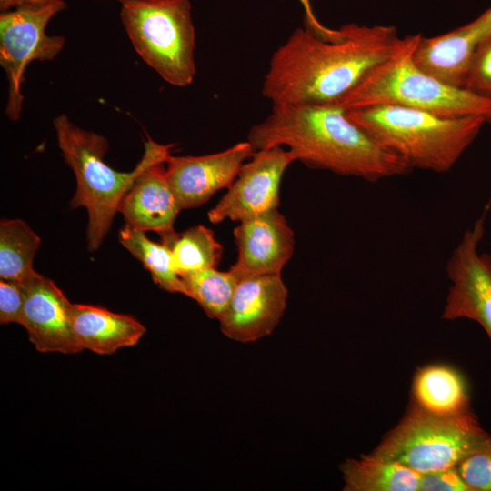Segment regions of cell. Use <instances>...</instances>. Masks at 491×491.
<instances>
[{"label":"cell","mask_w":491,"mask_h":491,"mask_svg":"<svg viewBox=\"0 0 491 491\" xmlns=\"http://www.w3.org/2000/svg\"><path fill=\"white\" fill-rule=\"evenodd\" d=\"M255 152L246 141L205 155L171 154L165 162V173L181 210L200 206L220 189L228 188Z\"/></svg>","instance_id":"12"},{"label":"cell","mask_w":491,"mask_h":491,"mask_svg":"<svg viewBox=\"0 0 491 491\" xmlns=\"http://www.w3.org/2000/svg\"><path fill=\"white\" fill-rule=\"evenodd\" d=\"M288 290L281 274L239 279L231 301L218 320L221 332L240 343L269 336L286 307Z\"/></svg>","instance_id":"11"},{"label":"cell","mask_w":491,"mask_h":491,"mask_svg":"<svg viewBox=\"0 0 491 491\" xmlns=\"http://www.w3.org/2000/svg\"><path fill=\"white\" fill-rule=\"evenodd\" d=\"M25 301L21 324L42 353L76 354L84 348L73 327V304L49 278L37 272L21 283Z\"/></svg>","instance_id":"14"},{"label":"cell","mask_w":491,"mask_h":491,"mask_svg":"<svg viewBox=\"0 0 491 491\" xmlns=\"http://www.w3.org/2000/svg\"><path fill=\"white\" fill-rule=\"evenodd\" d=\"M484 220L485 215L465 233L448 261L446 269L452 286L443 318L475 320L491 341V256L477 253Z\"/></svg>","instance_id":"10"},{"label":"cell","mask_w":491,"mask_h":491,"mask_svg":"<svg viewBox=\"0 0 491 491\" xmlns=\"http://www.w3.org/2000/svg\"><path fill=\"white\" fill-rule=\"evenodd\" d=\"M345 491H416L421 474L372 455L348 458L340 466Z\"/></svg>","instance_id":"18"},{"label":"cell","mask_w":491,"mask_h":491,"mask_svg":"<svg viewBox=\"0 0 491 491\" xmlns=\"http://www.w3.org/2000/svg\"><path fill=\"white\" fill-rule=\"evenodd\" d=\"M489 34L491 8L470 24L446 34L429 38L421 35L413 53L414 61L440 80L464 87L472 56Z\"/></svg>","instance_id":"16"},{"label":"cell","mask_w":491,"mask_h":491,"mask_svg":"<svg viewBox=\"0 0 491 491\" xmlns=\"http://www.w3.org/2000/svg\"><path fill=\"white\" fill-rule=\"evenodd\" d=\"M187 296L195 300L207 316L219 320L225 314L239 281L232 271L216 267L186 273L181 276Z\"/></svg>","instance_id":"23"},{"label":"cell","mask_w":491,"mask_h":491,"mask_svg":"<svg viewBox=\"0 0 491 491\" xmlns=\"http://www.w3.org/2000/svg\"><path fill=\"white\" fill-rule=\"evenodd\" d=\"M172 254L175 270L180 275L217 267L223 246L211 229L204 225L192 226L182 233L175 231L161 236Z\"/></svg>","instance_id":"21"},{"label":"cell","mask_w":491,"mask_h":491,"mask_svg":"<svg viewBox=\"0 0 491 491\" xmlns=\"http://www.w3.org/2000/svg\"><path fill=\"white\" fill-rule=\"evenodd\" d=\"M340 40L297 28L273 54L262 86L274 105H335L405 43L393 26H342Z\"/></svg>","instance_id":"1"},{"label":"cell","mask_w":491,"mask_h":491,"mask_svg":"<svg viewBox=\"0 0 491 491\" xmlns=\"http://www.w3.org/2000/svg\"><path fill=\"white\" fill-rule=\"evenodd\" d=\"M464 87L477 95L491 99V34L476 49Z\"/></svg>","instance_id":"25"},{"label":"cell","mask_w":491,"mask_h":491,"mask_svg":"<svg viewBox=\"0 0 491 491\" xmlns=\"http://www.w3.org/2000/svg\"><path fill=\"white\" fill-rule=\"evenodd\" d=\"M238 223L234 229L237 258L230 270L238 279L281 274L295 248V234L285 216L276 208Z\"/></svg>","instance_id":"15"},{"label":"cell","mask_w":491,"mask_h":491,"mask_svg":"<svg viewBox=\"0 0 491 491\" xmlns=\"http://www.w3.org/2000/svg\"><path fill=\"white\" fill-rule=\"evenodd\" d=\"M15 0H0V7L2 12L7 11L9 8L15 6Z\"/></svg>","instance_id":"30"},{"label":"cell","mask_w":491,"mask_h":491,"mask_svg":"<svg viewBox=\"0 0 491 491\" xmlns=\"http://www.w3.org/2000/svg\"><path fill=\"white\" fill-rule=\"evenodd\" d=\"M379 146L408 169L450 170L486 122L479 116L446 117L397 105L346 111Z\"/></svg>","instance_id":"3"},{"label":"cell","mask_w":491,"mask_h":491,"mask_svg":"<svg viewBox=\"0 0 491 491\" xmlns=\"http://www.w3.org/2000/svg\"><path fill=\"white\" fill-rule=\"evenodd\" d=\"M25 301L24 286L19 282L0 281V322L21 324Z\"/></svg>","instance_id":"26"},{"label":"cell","mask_w":491,"mask_h":491,"mask_svg":"<svg viewBox=\"0 0 491 491\" xmlns=\"http://www.w3.org/2000/svg\"><path fill=\"white\" fill-rule=\"evenodd\" d=\"M490 441L472 410L438 415L415 403L370 455L425 474L456 466Z\"/></svg>","instance_id":"6"},{"label":"cell","mask_w":491,"mask_h":491,"mask_svg":"<svg viewBox=\"0 0 491 491\" xmlns=\"http://www.w3.org/2000/svg\"><path fill=\"white\" fill-rule=\"evenodd\" d=\"M471 491H491V441L456 466Z\"/></svg>","instance_id":"24"},{"label":"cell","mask_w":491,"mask_h":491,"mask_svg":"<svg viewBox=\"0 0 491 491\" xmlns=\"http://www.w3.org/2000/svg\"><path fill=\"white\" fill-rule=\"evenodd\" d=\"M121 20L138 55L165 82L177 87L195 75V34L189 0L122 3Z\"/></svg>","instance_id":"7"},{"label":"cell","mask_w":491,"mask_h":491,"mask_svg":"<svg viewBox=\"0 0 491 491\" xmlns=\"http://www.w3.org/2000/svg\"><path fill=\"white\" fill-rule=\"evenodd\" d=\"M53 124L63 157L76 179L70 207L86 208L87 246L89 251H95L107 235L123 195L149 162L155 142L148 136L135 169L119 172L104 160L108 149L105 136L80 128L65 115L55 117Z\"/></svg>","instance_id":"5"},{"label":"cell","mask_w":491,"mask_h":491,"mask_svg":"<svg viewBox=\"0 0 491 491\" xmlns=\"http://www.w3.org/2000/svg\"><path fill=\"white\" fill-rule=\"evenodd\" d=\"M296 159L283 146L256 151L241 167L227 192L208 212L211 223L241 222L279 206V190L286 168Z\"/></svg>","instance_id":"9"},{"label":"cell","mask_w":491,"mask_h":491,"mask_svg":"<svg viewBox=\"0 0 491 491\" xmlns=\"http://www.w3.org/2000/svg\"><path fill=\"white\" fill-rule=\"evenodd\" d=\"M247 141L256 151L286 146L309 167L368 181L408 170L335 105H274L266 118L251 127Z\"/></svg>","instance_id":"2"},{"label":"cell","mask_w":491,"mask_h":491,"mask_svg":"<svg viewBox=\"0 0 491 491\" xmlns=\"http://www.w3.org/2000/svg\"><path fill=\"white\" fill-rule=\"evenodd\" d=\"M119 241L147 269L155 284L171 293L187 296L185 285L175 268L169 247L150 240L145 232L125 225L119 231Z\"/></svg>","instance_id":"22"},{"label":"cell","mask_w":491,"mask_h":491,"mask_svg":"<svg viewBox=\"0 0 491 491\" xmlns=\"http://www.w3.org/2000/svg\"><path fill=\"white\" fill-rule=\"evenodd\" d=\"M66 5L57 0L35 8L3 11L0 15V65L8 80L5 115L10 120L20 118L24 96L21 84L29 63L53 60L63 49L65 38L48 35L45 28Z\"/></svg>","instance_id":"8"},{"label":"cell","mask_w":491,"mask_h":491,"mask_svg":"<svg viewBox=\"0 0 491 491\" xmlns=\"http://www.w3.org/2000/svg\"><path fill=\"white\" fill-rule=\"evenodd\" d=\"M413 394L416 404L435 414L453 415L471 410L464 379L445 366L421 368L415 376Z\"/></svg>","instance_id":"19"},{"label":"cell","mask_w":491,"mask_h":491,"mask_svg":"<svg viewBox=\"0 0 491 491\" xmlns=\"http://www.w3.org/2000/svg\"><path fill=\"white\" fill-rule=\"evenodd\" d=\"M57 0H15L16 8H35L51 4Z\"/></svg>","instance_id":"29"},{"label":"cell","mask_w":491,"mask_h":491,"mask_svg":"<svg viewBox=\"0 0 491 491\" xmlns=\"http://www.w3.org/2000/svg\"><path fill=\"white\" fill-rule=\"evenodd\" d=\"M298 1L302 5L305 11L306 28L310 30L318 37L328 41H337L343 37L344 33L342 28L331 29L325 26L318 21L313 12L310 0Z\"/></svg>","instance_id":"28"},{"label":"cell","mask_w":491,"mask_h":491,"mask_svg":"<svg viewBox=\"0 0 491 491\" xmlns=\"http://www.w3.org/2000/svg\"><path fill=\"white\" fill-rule=\"evenodd\" d=\"M174 146V144L155 142L149 162L118 206L127 225L145 232H155L160 237L175 231L174 223L181 211L165 173V162Z\"/></svg>","instance_id":"13"},{"label":"cell","mask_w":491,"mask_h":491,"mask_svg":"<svg viewBox=\"0 0 491 491\" xmlns=\"http://www.w3.org/2000/svg\"><path fill=\"white\" fill-rule=\"evenodd\" d=\"M421 491H471L456 466L421 474Z\"/></svg>","instance_id":"27"},{"label":"cell","mask_w":491,"mask_h":491,"mask_svg":"<svg viewBox=\"0 0 491 491\" xmlns=\"http://www.w3.org/2000/svg\"><path fill=\"white\" fill-rule=\"evenodd\" d=\"M117 1H120L121 3H125L128 1H148V0H117Z\"/></svg>","instance_id":"31"},{"label":"cell","mask_w":491,"mask_h":491,"mask_svg":"<svg viewBox=\"0 0 491 491\" xmlns=\"http://www.w3.org/2000/svg\"><path fill=\"white\" fill-rule=\"evenodd\" d=\"M73 327L84 349L112 355L123 347L135 346L146 328L133 316L100 306L73 304Z\"/></svg>","instance_id":"17"},{"label":"cell","mask_w":491,"mask_h":491,"mask_svg":"<svg viewBox=\"0 0 491 491\" xmlns=\"http://www.w3.org/2000/svg\"><path fill=\"white\" fill-rule=\"evenodd\" d=\"M420 36H406L394 55L373 67L335 105L346 111L397 105L446 117L479 116L491 122V99L449 85L416 64L413 53Z\"/></svg>","instance_id":"4"},{"label":"cell","mask_w":491,"mask_h":491,"mask_svg":"<svg viewBox=\"0 0 491 491\" xmlns=\"http://www.w3.org/2000/svg\"><path fill=\"white\" fill-rule=\"evenodd\" d=\"M40 237L21 219H4L0 223V277L23 283L36 272L34 258Z\"/></svg>","instance_id":"20"}]
</instances>
